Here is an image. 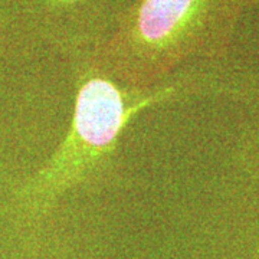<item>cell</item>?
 <instances>
[{
  "label": "cell",
  "mask_w": 259,
  "mask_h": 259,
  "mask_svg": "<svg viewBox=\"0 0 259 259\" xmlns=\"http://www.w3.org/2000/svg\"><path fill=\"white\" fill-rule=\"evenodd\" d=\"M68 66L76 87L69 127L54 154L22 192L26 210L37 219L52 212L66 194L82 186L97 185L110 175L121 136L139 114L207 93L212 83L199 65L150 88L117 82L91 54L68 61Z\"/></svg>",
  "instance_id": "6da1fadb"
},
{
  "label": "cell",
  "mask_w": 259,
  "mask_h": 259,
  "mask_svg": "<svg viewBox=\"0 0 259 259\" xmlns=\"http://www.w3.org/2000/svg\"><path fill=\"white\" fill-rule=\"evenodd\" d=\"M242 0H133L93 55L117 82L150 88L222 54Z\"/></svg>",
  "instance_id": "7a4b0ae2"
},
{
  "label": "cell",
  "mask_w": 259,
  "mask_h": 259,
  "mask_svg": "<svg viewBox=\"0 0 259 259\" xmlns=\"http://www.w3.org/2000/svg\"><path fill=\"white\" fill-rule=\"evenodd\" d=\"M131 3L133 0H30L39 36L66 62L94 54Z\"/></svg>",
  "instance_id": "3957f363"
}]
</instances>
